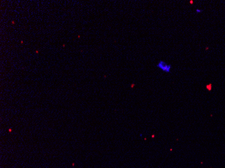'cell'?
<instances>
[{"label": "cell", "instance_id": "cell-1", "mask_svg": "<svg viewBox=\"0 0 225 168\" xmlns=\"http://www.w3.org/2000/svg\"><path fill=\"white\" fill-rule=\"evenodd\" d=\"M157 67L163 72L167 73H171L172 70V65L164 61V60H159L157 64Z\"/></svg>", "mask_w": 225, "mask_h": 168}, {"label": "cell", "instance_id": "cell-2", "mask_svg": "<svg viewBox=\"0 0 225 168\" xmlns=\"http://www.w3.org/2000/svg\"><path fill=\"white\" fill-rule=\"evenodd\" d=\"M201 12H202V10H200V9H196V13H201Z\"/></svg>", "mask_w": 225, "mask_h": 168}]
</instances>
